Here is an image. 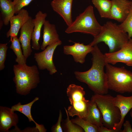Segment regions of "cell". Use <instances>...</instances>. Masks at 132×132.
<instances>
[{
	"label": "cell",
	"instance_id": "obj_2",
	"mask_svg": "<svg viewBox=\"0 0 132 132\" xmlns=\"http://www.w3.org/2000/svg\"><path fill=\"white\" fill-rule=\"evenodd\" d=\"M129 39L119 25L107 21L103 26L99 33L94 37L89 44L93 46L101 42H104L109 48V53L117 51L124 46Z\"/></svg>",
	"mask_w": 132,
	"mask_h": 132
},
{
	"label": "cell",
	"instance_id": "obj_29",
	"mask_svg": "<svg viewBox=\"0 0 132 132\" xmlns=\"http://www.w3.org/2000/svg\"><path fill=\"white\" fill-rule=\"evenodd\" d=\"M62 118V114L60 110L59 116L56 124L52 128V132H62L63 130L61 126V122Z\"/></svg>",
	"mask_w": 132,
	"mask_h": 132
},
{
	"label": "cell",
	"instance_id": "obj_8",
	"mask_svg": "<svg viewBox=\"0 0 132 132\" xmlns=\"http://www.w3.org/2000/svg\"><path fill=\"white\" fill-rule=\"evenodd\" d=\"M62 44V42L60 41L48 46L41 52L34 54V58L40 70L46 69L50 75H52L57 72L53 61V56L57 47Z\"/></svg>",
	"mask_w": 132,
	"mask_h": 132
},
{
	"label": "cell",
	"instance_id": "obj_34",
	"mask_svg": "<svg viewBox=\"0 0 132 132\" xmlns=\"http://www.w3.org/2000/svg\"><path fill=\"white\" fill-rule=\"evenodd\" d=\"M131 0V1H132V0Z\"/></svg>",
	"mask_w": 132,
	"mask_h": 132
},
{
	"label": "cell",
	"instance_id": "obj_24",
	"mask_svg": "<svg viewBox=\"0 0 132 132\" xmlns=\"http://www.w3.org/2000/svg\"><path fill=\"white\" fill-rule=\"evenodd\" d=\"M71 120L73 123L81 127L85 132H99L98 127L84 119L78 117Z\"/></svg>",
	"mask_w": 132,
	"mask_h": 132
},
{
	"label": "cell",
	"instance_id": "obj_21",
	"mask_svg": "<svg viewBox=\"0 0 132 132\" xmlns=\"http://www.w3.org/2000/svg\"><path fill=\"white\" fill-rule=\"evenodd\" d=\"M1 17L4 24L8 25L11 18L15 14L12 1L9 0H0Z\"/></svg>",
	"mask_w": 132,
	"mask_h": 132
},
{
	"label": "cell",
	"instance_id": "obj_28",
	"mask_svg": "<svg viewBox=\"0 0 132 132\" xmlns=\"http://www.w3.org/2000/svg\"><path fill=\"white\" fill-rule=\"evenodd\" d=\"M34 0H13L15 14H17L23 8L28 5Z\"/></svg>",
	"mask_w": 132,
	"mask_h": 132
},
{
	"label": "cell",
	"instance_id": "obj_30",
	"mask_svg": "<svg viewBox=\"0 0 132 132\" xmlns=\"http://www.w3.org/2000/svg\"><path fill=\"white\" fill-rule=\"evenodd\" d=\"M124 129L121 130V132H132V128L130 122L128 121H126L123 124Z\"/></svg>",
	"mask_w": 132,
	"mask_h": 132
},
{
	"label": "cell",
	"instance_id": "obj_32",
	"mask_svg": "<svg viewBox=\"0 0 132 132\" xmlns=\"http://www.w3.org/2000/svg\"><path fill=\"white\" fill-rule=\"evenodd\" d=\"M0 29H1V28H2V26H3V24H4L3 21L2 20V18H1H1H0Z\"/></svg>",
	"mask_w": 132,
	"mask_h": 132
},
{
	"label": "cell",
	"instance_id": "obj_26",
	"mask_svg": "<svg viewBox=\"0 0 132 132\" xmlns=\"http://www.w3.org/2000/svg\"><path fill=\"white\" fill-rule=\"evenodd\" d=\"M66 114L67 118L66 124L67 132H83V129L79 126H77L72 122L70 120L67 110L65 108Z\"/></svg>",
	"mask_w": 132,
	"mask_h": 132
},
{
	"label": "cell",
	"instance_id": "obj_6",
	"mask_svg": "<svg viewBox=\"0 0 132 132\" xmlns=\"http://www.w3.org/2000/svg\"><path fill=\"white\" fill-rule=\"evenodd\" d=\"M114 98L107 94H95L91 98L96 102L101 113L103 125L113 130H114V126L119 122L121 118L120 111L114 103Z\"/></svg>",
	"mask_w": 132,
	"mask_h": 132
},
{
	"label": "cell",
	"instance_id": "obj_9",
	"mask_svg": "<svg viewBox=\"0 0 132 132\" xmlns=\"http://www.w3.org/2000/svg\"><path fill=\"white\" fill-rule=\"evenodd\" d=\"M107 63L113 65L119 62L123 63L132 66V39L127 42L119 50L104 54Z\"/></svg>",
	"mask_w": 132,
	"mask_h": 132
},
{
	"label": "cell",
	"instance_id": "obj_17",
	"mask_svg": "<svg viewBox=\"0 0 132 132\" xmlns=\"http://www.w3.org/2000/svg\"><path fill=\"white\" fill-rule=\"evenodd\" d=\"M47 16L46 13H43L39 11L36 14L35 18L33 19L34 25L32 39V47L34 50H39L41 46L39 43L40 37L41 29L46 20Z\"/></svg>",
	"mask_w": 132,
	"mask_h": 132
},
{
	"label": "cell",
	"instance_id": "obj_16",
	"mask_svg": "<svg viewBox=\"0 0 132 132\" xmlns=\"http://www.w3.org/2000/svg\"><path fill=\"white\" fill-rule=\"evenodd\" d=\"M18 121L17 115L12 112L11 108L0 106V131L7 132L13 126H17Z\"/></svg>",
	"mask_w": 132,
	"mask_h": 132
},
{
	"label": "cell",
	"instance_id": "obj_35",
	"mask_svg": "<svg viewBox=\"0 0 132 132\" xmlns=\"http://www.w3.org/2000/svg\"></svg>",
	"mask_w": 132,
	"mask_h": 132
},
{
	"label": "cell",
	"instance_id": "obj_22",
	"mask_svg": "<svg viewBox=\"0 0 132 132\" xmlns=\"http://www.w3.org/2000/svg\"><path fill=\"white\" fill-rule=\"evenodd\" d=\"M92 2L98 10L101 18L110 19L112 6L110 0H92Z\"/></svg>",
	"mask_w": 132,
	"mask_h": 132
},
{
	"label": "cell",
	"instance_id": "obj_18",
	"mask_svg": "<svg viewBox=\"0 0 132 132\" xmlns=\"http://www.w3.org/2000/svg\"><path fill=\"white\" fill-rule=\"evenodd\" d=\"M43 25V40L41 46V49L43 50L48 46L61 41L54 24L46 20Z\"/></svg>",
	"mask_w": 132,
	"mask_h": 132
},
{
	"label": "cell",
	"instance_id": "obj_13",
	"mask_svg": "<svg viewBox=\"0 0 132 132\" xmlns=\"http://www.w3.org/2000/svg\"><path fill=\"white\" fill-rule=\"evenodd\" d=\"M73 0H53L50 3L53 10L63 19L68 26L73 21L72 9Z\"/></svg>",
	"mask_w": 132,
	"mask_h": 132
},
{
	"label": "cell",
	"instance_id": "obj_7",
	"mask_svg": "<svg viewBox=\"0 0 132 132\" xmlns=\"http://www.w3.org/2000/svg\"><path fill=\"white\" fill-rule=\"evenodd\" d=\"M66 94L71 105L67 110L69 116L78 117L85 119L88 113V104L89 100L86 99L85 93L81 86L70 84L67 88Z\"/></svg>",
	"mask_w": 132,
	"mask_h": 132
},
{
	"label": "cell",
	"instance_id": "obj_27",
	"mask_svg": "<svg viewBox=\"0 0 132 132\" xmlns=\"http://www.w3.org/2000/svg\"><path fill=\"white\" fill-rule=\"evenodd\" d=\"M7 43L0 44V70H3L5 67V62L6 56L8 47Z\"/></svg>",
	"mask_w": 132,
	"mask_h": 132
},
{
	"label": "cell",
	"instance_id": "obj_4",
	"mask_svg": "<svg viewBox=\"0 0 132 132\" xmlns=\"http://www.w3.org/2000/svg\"><path fill=\"white\" fill-rule=\"evenodd\" d=\"M105 67L109 89L121 94L132 93V72L124 67H115L108 63Z\"/></svg>",
	"mask_w": 132,
	"mask_h": 132
},
{
	"label": "cell",
	"instance_id": "obj_3",
	"mask_svg": "<svg viewBox=\"0 0 132 132\" xmlns=\"http://www.w3.org/2000/svg\"><path fill=\"white\" fill-rule=\"evenodd\" d=\"M38 68L35 65L29 66L26 64H18L13 66V80L17 93L26 95L36 87L40 82Z\"/></svg>",
	"mask_w": 132,
	"mask_h": 132
},
{
	"label": "cell",
	"instance_id": "obj_5",
	"mask_svg": "<svg viewBox=\"0 0 132 132\" xmlns=\"http://www.w3.org/2000/svg\"><path fill=\"white\" fill-rule=\"evenodd\" d=\"M102 27L95 17L93 6L90 5L76 17L65 32L68 34L80 32L91 34L94 37L99 33Z\"/></svg>",
	"mask_w": 132,
	"mask_h": 132
},
{
	"label": "cell",
	"instance_id": "obj_19",
	"mask_svg": "<svg viewBox=\"0 0 132 132\" xmlns=\"http://www.w3.org/2000/svg\"><path fill=\"white\" fill-rule=\"evenodd\" d=\"M38 97H35L31 102L24 105H22L20 102L17 104L13 106L11 108L12 112L15 111L20 112L25 115L28 119L29 121H33L35 123L36 129L40 132H45L46 130L44 126L40 125L36 122L34 120L31 114V110L32 106L33 104L39 99Z\"/></svg>",
	"mask_w": 132,
	"mask_h": 132
},
{
	"label": "cell",
	"instance_id": "obj_25",
	"mask_svg": "<svg viewBox=\"0 0 132 132\" xmlns=\"http://www.w3.org/2000/svg\"><path fill=\"white\" fill-rule=\"evenodd\" d=\"M119 25L122 30L127 33L129 39L131 38L132 37V5L125 20Z\"/></svg>",
	"mask_w": 132,
	"mask_h": 132
},
{
	"label": "cell",
	"instance_id": "obj_10",
	"mask_svg": "<svg viewBox=\"0 0 132 132\" xmlns=\"http://www.w3.org/2000/svg\"><path fill=\"white\" fill-rule=\"evenodd\" d=\"M34 27L33 19L30 16L27 21L22 26L19 39L22 50V53L26 60L32 52L31 44Z\"/></svg>",
	"mask_w": 132,
	"mask_h": 132
},
{
	"label": "cell",
	"instance_id": "obj_14",
	"mask_svg": "<svg viewBox=\"0 0 132 132\" xmlns=\"http://www.w3.org/2000/svg\"><path fill=\"white\" fill-rule=\"evenodd\" d=\"M114 102L115 105L119 109L121 116L120 121L114 126V129L117 132H120L125 118L132 108V95L125 97L121 95H118L114 97Z\"/></svg>",
	"mask_w": 132,
	"mask_h": 132
},
{
	"label": "cell",
	"instance_id": "obj_1",
	"mask_svg": "<svg viewBox=\"0 0 132 132\" xmlns=\"http://www.w3.org/2000/svg\"><path fill=\"white\" fill-rule=\"evenodd\" d=\"M91 53L92 55L91 67L86 71L74 72L75 77L79 81L87 84L95 94H107L109 89L106 75L104 70L107 63L105 55L97 44L93 46Z\"/></svg>",
	"mask_w": 132,
	"mask_h": 132
},
{
	"label": "cell",
	"instance_id": "obj_12",
	"mask_svg": "<svg viewBox=\"0 0 132 132\" xmlns=\"http://www.w3.org/2000/svg\"><path fill=\"white\" fill-rule=\"evenodd\" d=\"M112 6L110 17L121 23L128 15L132 5V1L129 0H111Z\"/></svg>",
	"mask_w": 132,
	"mask_h": 132
},
{
	"label": "cell",
	"instance_id": "obj_31",
	"mask_svg": "<svg viewBox=\"0 0 132 132\" xmlns=\"http://www.w3.org/2000/svg\"><path fill=\"white\" fill-rule=\"evenodd\" d=\"M99 132H117L116 130L109 129L104 126L99 127Z\"/></svg>",
	"mask_w": 132,
	"mask_h": 132
},
{
	"label": "cell",
	"instance_id": "obj_20",
	"mask_svg": "<svg viewBox=\"0 0 132 132\" xmlns=\"http://www.w3.org/2000/svg\"><path fill=\"white\" fill-rule=\"evenodd\" d=\"M84 119L99 128L103 126L101 113L96 102L92 99L88 102L87 114Z\"/></svg>",
	"mask_w": 132,
	"mask_h": 132
},
{
	"label": "cell",
	"instance_id": "obj_15",
	"mask_svg": "<svg viewBox=\"0 0 132 132\" xmlns=\"http://www.w3.org/2000/svg\"><path fill=\"white\" fill-rule=\"evenodd\" d=\"M16 14L10 20V28L6 34L7 37L17 36L19 30L30 17L27 11L23 8Z\"/></svg>",
	"mask_w": 132,
	"mask_h": 132
},
{
	"label": "cell",
	"instance_id": "obj_11",
	"mask_svg": "<svg viewBox=\"0 0 132 132\" xmlns=\"http://www.w3.org/2000/svg\"><path fill=\"white\" fill-rule=\"evenodd\" d=\"M74 43L72 45L64 46V53L66 55H72L75 62L83 64L85 62L87 55L91 52L93 46L89 44L85 45L79 42Z\"/></svg>",
	"mask_w": 132,
	"mask_h": 132
},
{
	"label": "cell",
	"instance_id": "obj_23",
	"mask_svg": "<svg viewBox=\"0 0 132 132\" xmlns=\"http://www.w3.org/2000/svg\"><path fill=\"white\" fill-rule=\"evenodd\" d=\"M11 38V43L10 48L12 50L16 56L15 62L19 65L26 64V60L22 52V47L19 38L17 36Z\"/></svg>",
	"mask_w": 132,
	"mask_h": 132
},
{
	"label": "cell",
	"instance_id": "obj_33",
	"mask_svg": "<svg viewBox=\"0 0 132 132\" xmlns=\"http://www.w3.org/2000/svg\"><path fill=\"white\" fill-rule=\"evenodd\" d=\"M130 114L132 119V109L131 111L130 112Z\"/></svg>",
	"mask_w": 132,
	"mask_h": 132
}]
</instances>
